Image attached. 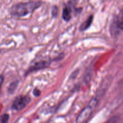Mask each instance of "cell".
Masks as SVG:
<instances>
[{
  "label": "cell",
  "instance_id": "cell-1",
  "mask_svg": "<svg viewBox=\"0 0 123 123\" xmlns=\"http://www.w3.org/2000/svg\"><path fill=\"white\" fill-rule=\"evenodd\" d=\"M41 4L40 1H30L27 2H20L13 6L11 8L12 15L18 17L25 16L33 12Z\"/></svg>",
  "mask_w": 123,
  "mask_h": 123
},
{
  "label": "cell",
  "instance_id": "cell-2",
  "mask_svg": "<svg viewBox=\"0 0 123 123\" xmlns=\"http://www.w3.org/2000/svg\"><path fill=\"white\" fill-rule=\"evenodd\" d=\"M31 102V98L28 96H19L13 101L12 108L17 111H20L25 109Z\"/></svg>",
  "mask_w": 123,
  "mask_h": 123
},
{
  "label": "cell",
  "instance_id": "cell-3",
  "mask_svg": "<svg viewBox=\"0 0 123 123\" xmlns=\"http://www.w3.org/2000/svg\"><path fill=\"white\" fill-rule=\"evenodd\" d=\"M92 111V108L88 105L82 111L76 119V123H84L90 116Z\"/></svg>",
  "mask_w": 123,
  "mask_h": 123
},
{
  "label": "cell",
  "instance_id": "cell-4",
  "mask_svg": "<svg viewBox=\"0 0 123 123\" xmlns=\"http://www.w3.org/2000/svg\"><path fill=\"white\" fill-rule=\"evenodd\" d=\"M114 28L117 30H123V7L116 17L114 21Z\"/></svg>",
  "mask_w": 123,
  "mask_h": 123
},
{
  "label": "cell",
  "instance_id": "cell-5",
  "mask_svg": "<svg viewBox=\"0 0 123 123\" xmlns=\"http://www.w3.org/2000/svg\"><path fill=\"white\" fill-rule=\"evenodd\" d=\"M50 64V62H48V61H41V62H36L35 64H34L33 66H31L30 68H29L28 70L27 71V73H29L30 72H34V71L39 70L41 69H43V68H47Z\"/></svg>",
  "mask_w": 123,
  "mask_h": 123
},
{
  "label": "cell",
  "instance_id": "cell-6",
  "mask_svg": "<svg viewBox=\"0 0 123 123\" xmlns=\"http://www.w3.org/2000/svg\"><path fill=\"white\" fill-rule=\"evenodd\" d=\"M92 20H93V16L91 15L88 18V19H87L86 21H84V22L80 25V29L81 31H84V30H87V29L90 26L92 22Z\"/></svg>",
  "mask_w": 123,
  "mask_h": 123
},
{
  "label": "cell",
  "instance_id": "cell-7",
  "mask_svg": "<svg viewBox=\"0 0 123 123\" xmlns=\"http://www.w3.org/2000/svg\"><path fill=\"white\" fill-rule=\"evenodd\" d=\"M63 19L66 21H68L70 20L71 18V10L68 6H65L63 10Z\"/></svg>",
  "mask_w": 123,
  "mask_h": 123
},
{
  "label": "cell",
  "instance_id": "cell-8",
  "mask_svg": "<svg viewBox=\"0 0 123 123\" xmlns=\"http://www.w3.org/2000/svg\"><path fill=\"white\" fill-rule=\"evenodd\" d=\"M18 82L17 81L13 82L10 85L9 87H8V92H11V93L14 92V91L15 90V89L16 88L17 86H18Z\"/></svg>",
  "mask_w": 123,
  "mask_h": 123
},
{
  "label": "cell",
  "instance_id": "cell-9",
  "mask_svg": "<svg viewBox=\"0 0 123 123\" xmlns=\"http://www.w3.org/2000/svg\"><path fill=\"white\" fill-rule=\"evenodd\" d=\"M8 119H9V115L8 114H4L0 117V123H7Z\"/></svg>",
  "mask_w": 123,
  "mask_h": 123
},
{
  "label": "cell",
  "instance_id": "cell-10",
  "mask_svg": "<svg viewBox=\"0 0 123 123\" xmlns=\"http://www.w3.org/2000/svg\"><path fill=\"white\" fill-rule=\"evenodd\" d=\"M97 103H98V100L96 99L95 97H94V98H92L91 100H90V102H89L88 106H89L90 108H92L93 109V108H94L95 106H96Z\"/></svg>",
  "mask_w": 123,
  "mask_h": 123
},
{
  "label": "cell",
  "instance_id": "cell-11",
  "mask_svg": "<svg viewBox=\"0 0 123 123\" xmlns=\"http://www.w3.org/2000/svg\"><path fill=\"white\" fill-rule=\"evenodd\" d=\"M41 92L39 89L35 88L34 90H33V94L34 96H36V97H38V96H39L40 95H41Z\"/></svg>",
  "mask_w": 123,
  "mask_h": 123
},
{
  "label": "cell",
  "instance_id": "cell-12",
  "mask_svg": "<svg viewBox=\"0 0 123 123\" xmlns=\"http://www.w3.org/2000/svg\"><path fill=\"white\" fill-rule=\"evenodd\" d=\"M4 82V76L2 75H0V90H1V86Z\"/></svg>",
  "mask_w": 123,
  "mask_h": 123
}]
</instances>
